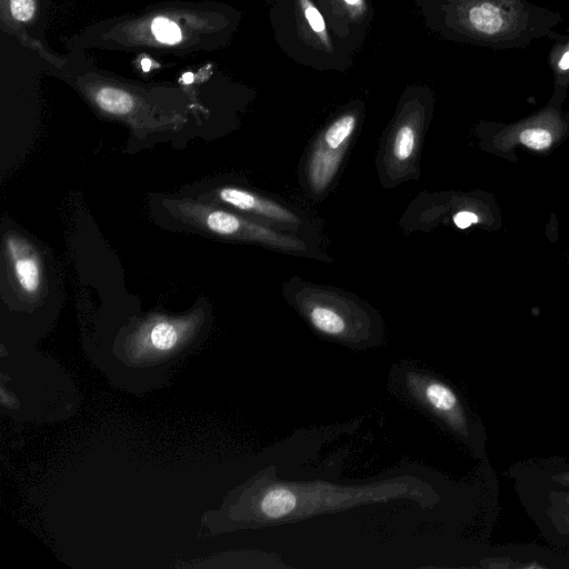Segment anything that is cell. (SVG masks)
Segmentation results:
<instances>
[{
	"instance_id": "cell-1",
	"label": "cell",
	"mask_w": 569,
	"mask_h": 569,
	"mask_svg": "<svg viewBox=\"0 0 569 569\" xmlns=\"http://www.w3.org/2000/svg\"><path fill=\"white\" fill-rule=\"evenodd\" d=\"M170 211L181 221L222 238L273 241L276 234L236 213L191 199L169 201Z\"/></svg>"
},
{
	"instance_id": "cell-2",
	"label": "cell",
	"mask_w": 569,
	"mask_h": 569,
	"mask_svg": "<svg viewBox=\"0 0 569 569\" xmlns=\"http://www.w3.org/2000/svg\"><path fill=\"white\" fill-rule=\"evenodd\" d=\"M3 247L17 288L24 296H37L43 281L39 254L26 239L12 232L4 236Z\"/></svg>"
},
{
	"instance_id": "cell-3",
	"label": "cell",
	"mask_w": 569,
	"mask_h": 569,
	"mask_svg": "<svg viewBox=\"0 0 569 569\" xmlns=\"http://www.w3.org/2000/svg\"><path fill=\"white\" fill-rule=\"evenodd\" d=\"M216 197L219 202L240 211L254 213L280 222H298L297 217L291 211L241 188L221 187L216 190Z\"/></svg>"
},
{
	"instance_id": "cell-4",
	"label": "cell",
	"mask_w": 569,
	"mask_h": 569,
	"mask_svg": "<svg viewBox=\"0 0 569 569\" xmlns=\"http://www.w3.org/2000/svg\"><path fill=\"white\" fill-rule=\"evenodd\" d=\"M194 317L183 319L154 318L139 333V341L158 351L172 349L191 328Z\"/></svg>"
},
{
	"instance_id": "cell-5",
	"label": "cell",
	"mask_w": 569,
	"mask_h": 569,
	"mask_svg": "<svg viewBox=\"0 0 569 569\" xmlns=\"http://www.w3.org/2000/svg\"><path fill=\"white\" fill-rule=\"evenodd\" d=\"M422 397L428 406L447 419L460 433L468 435L466 417L455 391L446 383L430 380L423 386Z\"/></svg>"
},
{
	"instance_id": "cell-6",
	"label": "cell",
	"mask_w": 569,
	"mask_h": 569,
	"mask_svg": "<svg viewBox=\"0 0 569 569\" xmlns=\"http://www.w3.org/2000/svg\"><path fill=\"white\" fill-rule=\"evenodd\" d=\"M341 159L342 149L333 150L322 143L316 149L309 167L310 181L316 191H321L330 183Z\"/></svg>"
},
{
	"instance_id": "cell-7",
	"label": "cell",
	"mask_w": 569,
	"mask_h": 569,
	"mask_svg": "<svg viewBox=\"0 0 569 569\" xmlns=\"http://www.w3.org/2000/svg\"><path fill=\"white\" fill-rule=\"evenodd\" d=\"M259 506L264 517L280 519L292 513L298 506V497L286 487H273L266 491Z\"/></svg>"
},
{
	"instance_id": "cell-8",
	"label": "cell",
	"mask_w": 569,
	"mask_h": 569,
	"mask_svg": "<svg viewBox=\"0 0 569 569\" xmlns=\"http://www.w3.org/2000/svg\"><path fill=\"white\" fill-rule=\"evenodd\" d=\"M99 107L116 116H126L133 108V98L126 91L106 87L100 89L96 94Z\"/></svg>"
},
{
	"instance_id": "cell-9",
	"label": "cell",
	"mask_w": 569,
	"mask_h": 569,
	"mask_svg": "<svg viewBox=\"0 0 569 569\" xmlns=\"http://www.w3.org/2000/svg\"><path fill=\"white\" fill-rule=\"evenodd\" d=\"M311 323L319 331L329 336H340L346 330V321L333 309L316 306L309 312Z\"/></svg>"
},
{
	"instance_id": "cell-10",
	"label": "cell",
	"mask_w": 569,
	"mask_h": 569,
	"mask_svg": "<svg viewBox=\"0 0 569 569\" xmlns=\"http://www.w3.org/2000/svg\"><path fill=\"white\" fill-rule=\"evenodd\" d=\"M356 122L353 114H345L338 118L326 130L322 144L335 150L342 149L351 137Z\"/></svg>"
},
{
	"instance_id": "cell-11",
	"label": "cell",
	"mask_w": 569,
	"mask_h": 569,
	"mask_svg": "<svg viewBox=\"0 0 569 569\" xmlns=\"http://www.w3.org/2000/svg\"><path fill=\"white\" fill-rule=\"evenodd\" d=\"M550 66L557 82L569 81V37L561 39L551 50Z\"/></svg>"
},
{
	"instance_id": "cell-12",
	"label": "cell",
	"mask_w": 569,
	"mask_h": 569,
	"mask_svg": "<svg viewBox=\"0 0 569 569\" xmlns=\"http://www.w3.org/2000/svg\"><path fill=\"white\" fill-rule=\"evenodd\" d=\"M416 134L410 126H402L399 128L395 137L393 142V154L397 160H408L415 149Z\"/></svg>"
},
{
	"instance_id": "cell-13",
	"label": "cell",
	"mask_w": 569,
	"mask_h": 569,
	"mask_svg": "<svg viewBox=\"0 0 569 569\" xmlns=\"http://www.w3.org/2000/svg\"><path fill=\"white\" fill-rule=\"evenodd\" d=\"M519 141L535 150H543L551 146L552 134L545 128H527L519 134Z\"/></svg>"
},
{
	"instance_id": "cell-14",
	"label": "cell",
	"mask_w": 569,
	"mask_h": 569,
	"mask_svg": "<svg viewBox=\"0 0 569 569\" xmlns=\"http://www.w3.org/2000/svg\"><path fill=\"white\" fill-rule=\"evenodd\" d=\"M543 465V475L548 482L569 489V459H561L559 462L552 460V462H545Z\"/></svg>"
},
{
	"instance_id": "cell-15",
	"label": "cell",
	"mask_w": 569,
	"mask_h": 569,
	"mask_svg": "<svg viewBox=\"0 0 569 569\" xmlns=\"http://www.w3.org/2000/svg\"><path fill=\"white\" fill-rule=\"evenodd\" d=\"M151 28L156 38L161 42L174 43L181 39L178 26L166 18L154 19Z\"/></svg>"
},
{
	"instance_id": "cell-16",
	"label": "cell",
	"mask_w": 569,
	"mask_h": 569,
	"mask_svg": "<svg viewBox=\"0 0 569 569\" xmlns=\"http://www.w3.org/2000/svg\"><path fill=\"white\" fill-rule=\"evenodd\" d=\"M302 10L311 29L326 40V23L319 10L309 1L301 0Z\"/></svg>"
},
{
	"instance_id": "cell-17",
	"label": "cell",
	"mask_w": 569,
	"mask_h": 569,
	"mask_svg": "<svg viewBox=\"0 0 569 569\" xmlns=\"http://www.w3.org/2000/svg\"><path fill=\"white\" fill-rule=\"evenodd\" d=\"M10 9L16 19L27 21L34 13V3L33 0H11Z\"/></svg>"
},
{
	"instance_id": "cell-18",
	"label": "cell",
	"mask_w": 569,
	"mask_h": 569,
	"mask_svg": "<svg viewBox=\"0 0 569 569\" xmlns=\"http://www.w3.org/2000/svg\"><path fill=\"white\" fill-rule=\"evenodd\" d=\"M478 220V216L471 211H459L453 216V222L459 229H467Z\"/></svg>"
},
{
	"instance_id": "cell-19",
	"label": "cell",
	"mask_w": 569,
	"mask_h": 569,
	"mask_svg": "<svg viewBox=\"0 0 569 569\" xmlns=\"http://www.w3.org/2000/svg\"><path fill=\"white\" fill-rule=\"evenodd\" d=\"M141 67H142L143 71H146V72L149 71L151 68V60H149L147 58L142 59Z\"/></svg>"
},
{
	"instance_id": "cell-20",
	"label": "cell",
	"mask_w": 569,
	"mask_h": 569,
	"mask_svg": "<svg viewBox=\"0 0 569 569\" xmlns=\"http://www.w3.org/2000/svg\"><path fill=\"white\" fill-rule=\"evenodd\" d=\"M182 81L184 83H191L193 81V74L191 72H186L183 76H182Z\"/></svg>"
},
{
	"instance_id": "cell-21",
	"label": "cell",
	"mask_w": 569,
	"mask_h": 569,
	"mask_svg": "<svg viewBox=\"0 0 569 569\" xmlns=\"http://www.w3.org/2000/svg\"><path fill=\"white\" fill-rule=\"evenodd\" d=\"M348 6L359 7L362 3V0H343Z\"/></svg>"
}]
</instances>
